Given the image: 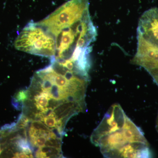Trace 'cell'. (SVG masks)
<instances>
[{"label": "cell", "instance_id": "6da1fadb", "mask_svg": "<svg viewBox=\"0 0 158 158\" xmlns=\"http://www.w3.org/2000/svg\"><path fill=\"white\" fill-rule=\"evenodd\" d=\"M106 158H150L149 144L141 129L114 104L105 114L90 136Z\"/></svg>", "mask_w": 158, "mask_h": 158}, {"label": "cell", "instance_id": "7a4b0ae2", "mask_svg": "<svg viewBox=\"0 0 158 158\" xmlns=\"http://www.w3.org/2000/svg\"><path fill=\"white\" fill-rule=\"evenodd\" d=\"M137 52L131 62L151 76L158 72V8L145 11L139 20Z\"/></svg>", "mask_w": 158, "mask_h": 158}, {"label": "cell", "instance_id": "3957f363", "mask_svg": "<svg viewBox=\"0 0 158 158\" xmlns=\"http://www.w3.org/2000/svg\"><path fill=\"white\" fill-rule=\"evenodd\" d=\"M14 46L18 50L50 59L55 55L53 37L38 23H28L15 40Z\"/></svg>", "mask_w": 158, "mask_h": 158}, {"label": "cell", "instance_id": "277c9868", "mask_svg": "<svg viewBox=\"0 0 158 158\" xmlns=\"http://www.w3.org/2000/svg\"><path fill=\"white\" fill-rule=\"evenodd\" d=\"M50 98L48 93L44 91L35 97L34 100L37 109L40 111L42 109L47 107Z\"/></svg>", "mask_w": 158, "mask_h": 158}, {"label": "cell", "instance_id": "5b68a950", "mask_svg": "<svg viewBox=\"0 0 158 158\" xmlns=\"http://www.w3.org/2000/svg\"><path fill=\"white\" fill-rule=\"evenodd\" d=\"M31 143L34 146L39 148L45 146L47 138L44 136L31 137Z\"/></svg>", "mask_w": 158, "mask_h": 158}, {"label": "cell", "instance_id": "8992f818", "mask_svg": "<svg viewBox=\"0 0 158 158\" xmlns=\"http://www.w3.org/2000/svg\"><path fill=\"white\" fill-rule=\"evenodd\" d=\"M62 139L57 138H49L47 140L45 146L61 148Z\"/></svg>", "mask_w": 158, "mask_h": 158}, {"label": "cell", "instance_id": "52a82bcc", "mask_svg": "<svg viewBox=\"0 0 158 158\" xmlns=\"http://www.w3.org/2000/svg\"><path fill=\"white\" fill-rule=\"evenodd\" d=\"M31 121V119L22 113L19 118L17 124L15 125V126L18 129H24L27 126L29 122Z\"/></svg>", "mask_w": 158, "mask_h": 158}, {"label": "cell", "instance_id": "ba28073f", "mask_svg": "<svg viewBox=\"0 0 158 158\" xmlns=\"http://www.w3.org/2000/svg\"><path fill=\"white\" fill-rule=\"evenodd\" d=\"M31 127L39 131H44L46 132H50L51 130L48 128L47 126L44 124L40 120H33L31 123Z\"/></svg>", "mask_w": 158, "mask_h": 158}, {"label": "cell", "instance_id": "9c48e42d", "mask_svg": "<svg viewBox=\"0 0 158 158\" xmlns=\"http://www.w3.org/2000/svg\"><path fill=\"white\" fill-rule=\"evenodd\" d=\"M42 121L44 122V124L48 127H55L56 125L57 119L55 116H48V117H44Z\"/></svg>", "mask_w": 158, "mask_h": 158}, {"label": "cell", "instance_id": "30bf717a", "mask_svg": "<svg viewBox=\"0 0 158 158\" xmlns=\"http://www.w3.org/2000/svg\"><path fill=\"white\" fill-rule=\"evenodd\" d=\"M14 98L19 102H23L26 100L28 99H29V95L27 90H20L15 94Z\"/></svg>", "mask_w": 158, "mask_h": 158}, {"label": "cell", "instance_id": "8fae6325", "mask_svg": "<svg viewBox=\"0 0 158 158\" xmlns=\"http://www.w3.org/2000/svg\"><path fill=\"white\" fill-rule=\"evenodd\" d=\"M13 158H30V156L28 155L27 154L23 152H16L13 155Z\"/></svg>", "mask_w": 158, "mask_h": 158}, {"label": "cell", "instance_id": "7c38bea8", "mask_svg": "<svg viewBox=\"0 0 158 158\" xmlns=\"http://www.w3.org/2000/svg\"><path fill=\"white\" fill-rule=\"evenodd\" d=\"M156 129L158 133V113L157 116L156 120Z\"/></svg>", "mask_w": 158, "mask_h": 158}, {"label": "cell", "instance_id": "4fadbf2b", "mask_svg": "<svg viewBox=\"0 0 158 158\" xmlns=\"http://www.w3.org/2000/svg\"><path fill=\"white\" fill-rule=\"evenodd\" d=\"M2 150L1 148V145H0V154L2 153Z\"/></svg>", "mask_w": 158, "mask_h": 158}]
</instances>
